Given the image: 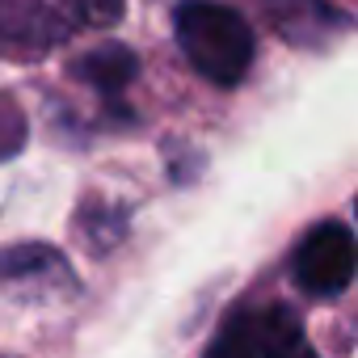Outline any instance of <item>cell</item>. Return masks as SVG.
Wrapping results in <instances>:
<instances>
[{
  "label": "cell",
  "instance_id": "obj_1",
  "mask_svg": "<svg viewBox=\"0 0 358 358\" xmlns=\"http://www.w3.org/2000/svg\"><path fill=\"white\" fill-rule=\"evenodd\" d=\"M173 34H177L182 55L190 59V68L220 89L241 85L253 68V30L232 5L182 0L173 9Z\"/></svg>",
  "mask_w": 358,
  "mask_h": 358
},
{
  "label": "cell",
  "instance_id": "obj_2",
  "mask_svg": "<svg viewBox=\"0 0 358 358\" xmlns=\"http://www.w3.org/2000/svg\"><path fill=\"white\" fill-rule=\"evenodd\" d=\"M122 0H0V43L47 51L85 26H114Z\"/></svg>",
  "mask_w": 358,
  "mask_h": 358
},
{
  "label": "cell",
  "instance_id": "obj_3",
  "mask_svg": "<svg viewBox=\"0 0 358 358\" xmlns=\"http://www.w3.org/2000/svg\"><path fill=\"white\" fill-rule=\"evenodd\" d=\"M354 270H358V245H354L350 228H341V224H333V220L320 224V228H312V232L299 241L295 266H291L295 287L308 291V295H316V299L341 295V291L354 282Z\"/></svg>",
  "mask_w": 358,
  "mask_h": 358
},
{
  "label": "cell",
  "instance_id": "obj_4",
  "mask_svg": "<svg viewBox=\"0 0 358 358\" xmlns=\"http://www.w3.org/2000/svg\"><path fill=\"white\" fill-rule=\"evenodd\" d=\"M266 13H270V22L291 38V43H299V47H316V43H324L329 34H337V30H345V13H337V9H329L324 0H266Z\"/></svg>",
  "mask_w": 358,
  "mask_h": 358
},
{
  "label": "cell",
  "instance_id": "obj_5",
  "mask_svg": "<svg viewBox=\"0 0 358 358\" xmlns=\"http://www.w3.org/2000/svg\"><path fill=\"white\" fill-rule=\"evenodd\" d=\"M253 320H257V350H262V358H295L303 350L299 316L287 303H270V308L253 312Z\"/></svg>",
  "mask_w": 358,
  "mask_h": 358
},
{
  "label": "cell",
  "instance_id": "obj_6",
  "mask_svg": "<svg viewBox=\"0 0 358 358\" xmlns=\"http://www.w3.org/2000/svg\"><path fill=\"white\" fill-rule=\"evenodd\" d=\"M135 72H139V59H135L127 47H97L89 59L76 64V76H85V80H89L97 93H106V97L122 93V89L135 80Z\"/></svg>",
  "mask_w": 358,
  "mask_h": 358
},
{
  "label": "cell",
  "instance_id": "obj_7",
  "mask_svg": "<svg viewBox=\"0 0 358 358\" xmlns=\"http://www.w3.org/2000/svg\"><path fill=\"white\" fill-rule=\"evenodd\" d=\"M203 358H262L253 312H249V308H236V312L220 324V333H215V341L207 345Z\"/></svg>",
  "mask_w": 358,
  "mask_h": 358
},
{
  "label": "cell",
  "instance_id": "obj_8",
  "mask_svg": "<svg viewBox=\"0 0 358 358\" xmlns=\"http://www.w3.org/2000/svg\"><path fill=\"white\" fill-rule=\"evenodd\" d=\"M26 143V114L17 110L13 97L0 93V160H9Z\"/></svg>",
  "mask_w": 358,
  "mask_h": 358
},
{
  "label": "cell",
  "instance_id": "obj_9",
  "mask_svg": "<svg viewBox=\"0 0 358 358\" xmlns=\"http://www.w3.org/2000/svg\"><path fill=\"white\" fill-rule=\"evenodd\" d=\"M295 358H316V354H312V350H308V345H303V350H299V354H295Z\"/></svg>",
  "mask_w": 358,
  "mask_h": 358
},
{
  "label": "cell",
  "instance_id": "obj_10",
  "mask_svg": "<svg viewBox=\"0 0 358 358\" xmlns=\"http://www.w3.org/2000/svg\"><path fill=\"white\" fill-rule=\"evenodd\" d=\"M354 211H358V203H354Z\"/></svg>",
  "mask_w": 358,
  "mask_h": 358
}]
</instances>
